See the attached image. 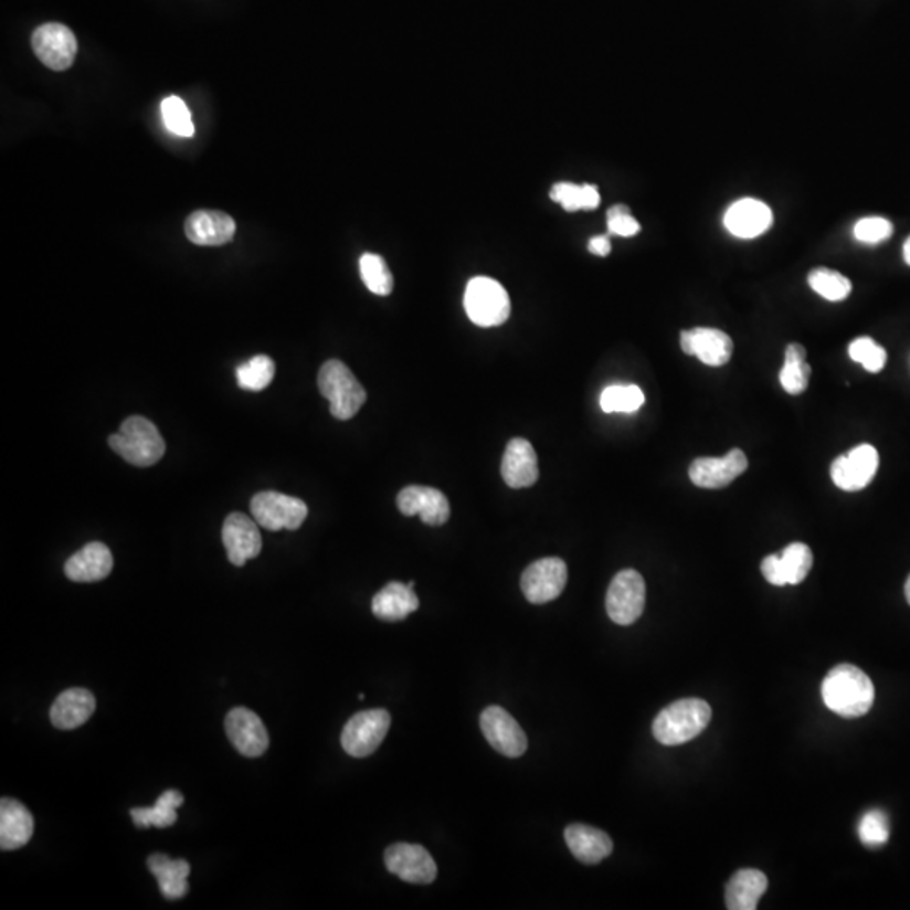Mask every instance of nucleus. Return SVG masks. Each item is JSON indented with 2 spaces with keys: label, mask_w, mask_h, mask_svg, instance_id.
I'll return each mask as SVG.
<instances>
[{
  "label": "nucleus",
  "mask_w": 910,
  "mask_h": 910,
  "mask_svg": "<svg viewBox=\"0 0 910 910\" xmlns=\"http://www.w3.org/2000/svg\"><path fill=\"white\" fill-rule=\"evenodd\" d=\"M822 695L826 707L845 719L868 713L875 701L874 682L854 665L833 668L823 681Z\"/></svg>",
  "instance_id": "nucleus-1"
},
{
  "label": "nucleus",
  "mask_w": 910,
  "mask_h": 910,
  "mask_svg": "<svg viewBox=\"0 0 910 910\" xmlns=\"http://www.w3.org/2000/svg\"><path fill=\"white\" fill-rule=\"evenodd\" d=\"M711 719L710 705L700 698H682L659 711L653 736L663 745H681L700 736Z\"/></svg>",
  "instance_id": "nucleus-2"
},
{
  "label": "nucleus",
  "mask_w": 910,
  "mask_h": 910,
  "mask_svg": "<svg viewBox=\"0 0 910 910\" xmlns=\"http://www.w3.org/2000/svg\"><path fill=\"white\" fill-rule=\"evenodd\" d=\"M110 447L136 467H150L166 454V442L156 425L144 416H128L120 431L108 438Z\"/></svg>",
  "instance_id": "nucleus-3"
},
{
  "label": "nucleus",
  "mask_w": 910,
  "mask_h": 910,
  "mask_svg": "<svg viewBox=\"0 0 910 910\" xmlns=\"http://www.w3.org/2000/svg\"><path fill=\"white\" fill-rule=\"evenodd\" d=\"M317 384L320 395L328 400L329 410L335 419H352L367 402L364 388L342 361H326L320 368Z\"/></svg>",
  "instance_id": "nucleus-4"
},
{
  "label": "nucleus",
  "mask_w": 910,
  "mask_h": 910,
  "mask_svg": "<svg viewBox=\"0 0 910 910\" xmlns=\"http://www.w3.org/2000/svg\"><path fill=\"white\" fill-rule=\"evenodd\" d=\"M464 309L476 326L496 328L509 319L511 300L495 278L474 277L464 294Z\"/></svg>",
  "instance_id": "nucleus-5"
},
{
  "label": "nucleus",
  "mask_w": 910,
  "mask_h": 910,
  "mask_svg": "<svg viewBox=\"0 0 910 910\" xmlns=\"http://www.w3.org/2000/svg\"><path fill=\"white\" fill-rule=\"evenodd\" d=\"M250 511L258 527L268 531L299 530L306 521L307 509L303 499L282 493L264 491L253 496Z\"/></svg>",
  "instance_id": "nucleus-6"
},
{
  "label": "nucleus",
  "mask_w": 910,
  "mask_h": 910,
  "mask_svg": "<svg viewBox=\"0 0 910 910\" xmlns=\"http://www.w3.org/2000/svg\"><path fill=\"white\" fill-rule=\"evenodd\" d=\"M646 604V583L636 570L627 569L612 579L605 607L609 617L620 626H631L643 615Z\"/></svg>",
  "instance_id": "nucleus-7"
},
{
  "label": "nucleus",
  "mask_w": 910,
  "mask_h": 910,
  "mask_svg": "<svg viewBox=\"0 0 910 910\" xmlns=\"http://www.w3.org/2000/svg\"><path fill=\"white\" fill-rule=\"evenodd\" d=\"M392 717L387 710H367L352 715L341 733V745L351 758H368L383 742Z\"/></svg>",
  "instance_id": "nucleus-8"
},
{
  "label": "nucleus",
  "mask_w": 910,
  "mask_h": 910,
  "mask_svg": "<svg viewBox=\"0 0 910 910\" xmlns=\"http://www.w3.org/2000/svg\"><path fill=\"white\" fill-rule=\"evenodd\" d=\"M32 50L36 56L54 72H64L72 66L78 53V41L72 29L50 22L32 32Z\"/></svg>",
  "instance_id": "nucleus-9"
},
{
  "label": "nucleus",
  "mask_w": 910,
  "mask_h": 910,
  "mask_svg": "<svg viewBox=\"0 0 910 910\" xmlns=\"http://www.w3.org/2000/svg\"><path fill=\"white\" fill-rule=\"evenodd\" d=\"M569 579L567 563L557 557L531 563L521 576V591L531 604H547L560 597Z\"/></svg>",
  "instance_id": "nucleus-10"
},
{
  "label": "nucleus",
  "mask_w": 910,
  "mask_h": 910,
  "mask_svg": "<svg viewBox=\"0 0 910 910\" xmlns=\"http://www.w3.org/2000/svg\"><path fill=\"white\" fill-rule=\"evenodd\" d=\"M480 730L489 745L506 758H521L527 752V733L505 708L487 707L480 713Z\"/></svg>",
  "instance_id": "nucleus-11"
},
{
  "label": "nucleus",
  "mask_w": 910,
  "mask_h": 910,
  "mask_svg": "<svg viewBox=\"0 0 910 910\" xmlns=\"http://www.w3.org/2000/svg\"><path fill=\"white\" fill-rule=\"evenodd\" d=\"M879 470V452L874 445L861 444L832 464V479L839 489L857 493L865 489Z\"/></svg>",
  "instance_id": "nucleus-12"
},
{
  "label": "nucleus",
  "mask_w": 910,
  "mask_h": 910,
  "mask_svg": "<svg viewBox=\"0 0 910 910\" xmlns=\"http://www.w3.org/2000/svg\"><path fill=\"white\" fill-rule=\"evenodd\" d=\"M388 870L410 883L427 886L437 877V865L432 855L420 845L396 843L384 851Z\"/></svg>",
  "instance_id": "nucleus-13"
},
{
  "label": "nucleus",
  "mask_w": 910,
  "mask_h": 910,
  "mask_svg": "<svg viewBox=\"0 0 910 910\" xmlns=\"http://www.w3.org/2000/svg\"><path fill=\"white\" fill-rule=\"evenodd\" d=\"M228 739L245 758H260L268 749V733L255 711L245 707L233 708L224 720Z\"/></svg>",
  "instance_id": "nucleus-14"
},
{
  "label": "nucleus",
  "mask_w": 910,
  "mask_h": 910,
  "mask_svg": "<svg viewBox=\"0 0 910 910\" xmlns=\"http://www.w3.org/2000/svg\"><path fill=\"white\" fill-rule=\"evenodd\" d=\"M221 538L226 548L228 560L235 567L245 565L248 560L255 559L262 551L258 523L243 512H232L224 519Z\"/></svg>",
  "instance_id": "nucleus-15"
},
{
  "label": "nucleus",
  "mask_w": 910,
  "mask_h": 910,
  "mask_svg": "<svg viewBox=\"0 0 910 910\" xmlns=\"http://www.w3.org/2000/svg\"><path fill=\"white\" fill-rule=\"evenodd\" d=\"M747 466L749 461L745 454L740 448H732L723 457H700L694 461L688 474L695 486L703 489H722L742 476Z\"/></svg>",
  "instance_id": "nucleus-16"
},
{
  "label": "nucleus",
  "mask_w": 910,
  "mask_h": 910,
  "mask_svg": "<svg viewBox=\"0 0 910 910\" xmlns=\"http://www.w3.org/2000/svg\"><path fill=\"white\" fill-rule=\"evenodd\" d=\"M400 511L405 516L419 515L425 525L441 527L451 518V505L444 493L427 486H409L396 498Z\"/></svg>",
  "instance_id": "nucleus-17"
},
{
  "label": "nucleus",
  "mask_w": 910,
  "mask_h": 910,
  "mask_svg": "<svg viewBox=\"0 0 910 910\" xmlns=\"http://www.w3.org/2000/svg\"><path fill=\"white\" fill-rule=\"evenodd\" d=\"M679 342L685 355L695 356L708 367H723L732 358V339L720 329L697 328L682 331Z\"/></svg>",
  "instance_id": "nucleus-18"
},
{
  "label": "nucleus",
  "mask_w": 910,
  "mask_h": 910,
  "mask_svg": "<svg viewBox=\"0 0 910 910\" xmlns=\"http://www.w3.org/2000/svg\"><path fill=\"white\" fill-rule=\"evenodd\" d=\"M184 232L194 245L221 246L235 239L236 223L221 211L200 210L186 220Z\"/></svg>",
  "instance_id": "nucleus-19"
},
{
  "label": "nucleus",
  "mask_w": 910,
  "mask_h": 910,
  "mask_svg": "<svg viewBox=\"0 0 910 910\" xmlns=\"http://www.w3.org/2000/svg\"><path fill=\"white\" fill-rule=\"evenodd\" d=\"M772 211L762 201L745 198L737 201L727 210L723 223L737 239L751 240L764 235L772 226Z\"/></svg>",
  "instance_id": "nucleus-20"
},
{
  "label": "nucleus",
  "mask_w": 910,
  "mask_h": 910,
  "mask_svg": "<svg viewBox=\"0 0 910 910\" xmlns=\"http://www.w3.org/2000/svg\"><path fill=\"white\" fill-rule=\"evenodd\" d=\"M501 476L512 489L533 486L538 480L537 452L527 438H512L502 455Z\"/></svg>",
  "instance_id": "nucleus-21"
},
{
  "label": "nucleus",
  "mask_w": 910,
  "mask_h": 910,
  "mask_svg": "<svg viewBox=\"0 0 910 910\" xmlns=\"http://www.w3.org/2000/svg\"><path fill=\"white\" fill-rule=\"evenodd\" d=\"M114 569V557L107 544L100 541L85 544L75 555L70 557L64 565V573L73 582H98L107 579Z\"/></svg>",
  "instance_id": "nucleus-22"
},
{
  "label": "nucleus",
  "mask_w": 910,
  "mask_h": 910,
  "mask_svg": "<svg viewBox=\"0 0 910 910\" xmlns=\"http://www.w3.org/2000/svg\"><path fill=\"white\" fill-rule=\"evenodd\" d=\"M96 700L85 688H70L54 700L51 707V722L56 729L73 730L82 727L95 713Z\"/></svg>",
  "instance_id": "nucleus-23"
},
{
  "label": "nucleus",
  "mask_w": 910,
  "mask_h": 910,
  "mask_svg": "<svg viewBox=\"0 0 910 910\" xmlns=\"http://www.w3.org/2000/svg\"><path fill=\"white\" fill-rule=\"evenodd\" d=\"M34 833V818L31 811L15 800L0 801V848L18 850L28 845Z\"/></svg>",
  "instance_id": "nucleus-24"
},
{
  "label": "nucleus",
  "mask_w": 910,
  "mask_h": 910,
  "mask_svg": "<svg viewBox=\"0 0 910 910\" xmlns=\"http://www.w3.org/2000/svg\"><path fill=\"white\" fill-rule=\"evenodd\" d=\"M413 588H415V582L388 583L387 588L381 589L374 595L373 602H371V611L381 621L395 623V621L406 620L420 605Z\"/></svg>",
  "instance_id": "nucleus-25"
},
{
  "label": "nucleus",
  "mask_w": 910,
  "mask_h": 910,
  "mask_svg": "<svg viewBox=\"0 0 910 910\" xmlns=\"http://www.w3.org/2000/svg\"><path fill=\"white\" fill-rule=\"evenodd\" d=\"M565 842L573 857L588 865L601 864L614 850L607 833L579 823L565 829Z\"/></svg>",
  "instance_id": "nucleus-26"
},
{
  "label": "nucleus",
  "mask_w": 910,
  "mask_h": 910,
  "mask_svg": "<svg viewBox=\"0 0 910 910\" xmlns=\"http://www.w3.org/2000/svg\"><path fill=\"white\" fill-rule=\"evenodd\" d=\"M769 880L761 870L743 868L727 883L726 902L730 910H755L768 890Z\"/></svg>",
  "instance_id": "nucleus-27"
},
{
  "label": "nucleus",
  "mask_w": 910,
  "mask_h": 910,
  "mask_svg": "<svg viewBox=\"0 0 910 910\" xmlns=\"http://www.w3.org/2000/svg\"><path fill=\"white\" fill-rule=\"evenodd\" d=\"M149 870L152 871L160 892L166 899L178 900L188 893V877L191 865L186 860H172L168 855L156 854L147 860Z\"/></svg>",
  "instance_id": "nucleus-28"
},
{
  "label": "nucleus",
  "mask_w": 910,
  "mask_h": 910,
  "mask_svg": "<svg viewBox=\"0 0 910 910\" xmlns=\"http://www.w3.org/2000/svg\"><path fill=\"white\" fill-rule=\"evenodd\" d=\"M184 803V796L179 791H166L160 794L152 807H134L130 811L137 828H169L178 822V807Z\"/></svg>",
  "instance_id": "nucleus-29"
},
{
  "label": "nucleus",
  "mask_w": 910,
  "mask_h": 910,
  "mask_svg": "<svg viewBox=\"0 0 910 910\" xmlns=\"http://www.w3.org/2000/svg\"><path fill=\"white\" fill-rule=\"evenodd\" d=\"M811 367L806 361V349L793 342L787 346L786 361L779 373V381L790 395H801L810 384Z\"/></svg>",
  "instance_id": "nucleus-30"
},
{
  "label": "nucleus",
  "mask_w": 910,
  "mask_h": 910,
  "mask_svg": "<svg viewBox=\"0 0 910 910\" xmlns=\"http://www.w3.org/2000/svg\"><path fill=\"white\" fill-rule=\"evenodd\" d=\"M550 197L569 213L579 210H595L601 204L599 189L592 184L576 186L572 182H559L551 189Z\"/></svg>",
  "instance_id": "nucleus-31"
},
{
  "label": "nucleus",
  "mask_w": 910,
  "mask_h": 910,
  "mask_svg": "<svg viewBox=\"0 0 910 910\" xmlns=\"http://www.w3.org/2000/svg\"><path fill=\"white\" fill-rule=\"evenodd\" d=\"M810 287L829 303H842L851 294L850 278L829 268H815L807 275Z\"/></svg>",
  "instance_id": "nucleus-32"
},
{
  "label": "nucleus",
  "mask_w": 910,
  "mask_h": 910,
  "mask_svg": "<svg viewBox=\"0 0 910 910\" xmlns=\"http://www.w3.org/2000/svg\"><path fill=\"white\" fill-rule=\"evenodd\" d=\"M275 377V364L268 356H255L236 368V381L242 390L262 392Z\"/></svg>",
  "instance_id": "nucleus-33"
},
{
  "label": "nucleus",
  "mask_w": 910,
  "mask_h": 910,
  "mask_svg": "<svg viewBox=\"0 0 910 910\" xmlns=\"http://www.w3.org/2000/svg\"><path fill=\"white\" fill-rule=\"evenodd\" d=\"M644 393L636 384H612L601 395L605 413H634L644 405Z\"/></svg>",
  "instance_id": "nucleus-34"
},
{
  "label": "nucleus",
  "mask_w": 910,
  "mask_h": 910,
  "mask_svg": "<svg viewBox=\"0 0 910 910\" xmlns=\"http://www.w3.org/2000/svg\"><path fill=\"white\" fill-rule=\"evenodd\" d=\"M360 272L368 290L381 297L392 294L393 275L383 256L364 253L360 260Z\"/></svg>",
  "instance_id": "nucleus-35"
},
{
  "label": "nucleus",
  "mask_w": 910,
  "mask_h": 910,
  "mask_svg": "<svg viewBox=\"0 0 910 910\" xmlns=\"http://www.w3.org/2000/svg\"><path fill=\"white\" fill-rule=\"evenodd\" d=\"M784 573H786L787 585H797L806 579L813 567V551L807 544L791 543L781 553Z\"/></svg>",
  "instance_id": "nucleus-36"
},
{
  "label": "nucleus",
  "mask_w": 910,
  "mask_h": 910,
  "mask_svg": "<svg viewBox=\"0 0 910 910\" xmlns=\"http://www.w3.org/2000/svg\"><path fill=\"white\" fill-rule=\"evenodd\" d=\"M858 836L865 847L879 848L889 842V816L882 810H870L865 813L858 825Z\"/></svg>",
  "instance_id": "nucleus-37"
},
{
  "label": "nucleus",
  "mask_w": 910,
  "mask_h": 910,
  "mask_svg": "<svg viewBox=\"0 0 910 910\" xmlns=\"http://www.w3.org/2000/svg\"><path fill=\"white\" fill-rule=\"evenodd\" d=\"M848 355L855 363H860L868 373H880L886 368L887 352L874 339L858 338L848 346Z\"/></svg>",
  "instance_id": "nucleus-38"
},
{
  "label": "nucleus",
  "mask_w": 910,
  "mask_h": 910,
  "mask_svg": "<svg viewBox=\"0 0 910 910\" xmlns=\"http://www.w3.org/2000/svg\"><path fill=\"white\" fill-rule=\"evenodd\" d=\"M162 118L169 133L179 137L194 136V124L191 120L188 107L178 96H168L162 102Z\"/></svg>",
  "instance_id": "nucleus-39"
},
{
  "label": "nucleus",
  "mask_w": 910,
  "mask_h": 910,
  "mask_svg": "<svg viewBox=\"0 0 910 910\" xmlns=\"http://www.w3.org/2000/svg\"><path fill=\"white\" fill-rule=\"evenodd\" d=\"M892 223L880 216L864 218L854 228L855 239L867 245L886 242L892 236Z\"/></svg>",
  "instance_id": "nucleus-40"
},
{
  "label": "nucleus",
  "mask_w": 910,
  "mask_h": 910,
  "mask_svg": "<svg viewBox=\"0 0 910 910\" xmlns=\"http://www.w3.org/2000/svg\"><path fill=\"white\" fill-rule=\"evenodd\" d=\"M607 228L611 235L624 236V239L637 235L641 230L636 218H633L629 208L624 204H617L607 211Z\"/></svg>",
  "instance_id": "nucleus-41"
},
{
  "label": "nucleus",
  "mask_w": 910,
  "mask_h": 910,
  "mask_svg": "<svg viewBox=\"0 0 910 910\" xmlns=\"http://www.w3.org/2000/svg\"><path fill=\"white\" fill-rule=\"evenodd\" d=\"M762 575L764 579L768 580L769 583L775 585V588H784L787 585L786 573H784L783 563H781V557L777 555H769L762 560Z\"/></svg>",
  "instance_id": "nucleus-42"
},
{
  "label": "nucleus",
  "mask_w": 910,
  "mask_h": 910,
  "mask_svg": "<svg viewBox=\"0 0 910 910\" xmlns=\"http://www.w3.org/2000/svg\"><path fill=\"white\" fill-rule=\"evenodd\" d=\"M611 240L605 235L594 236V239L589 242V252L597 256H607L609 253H611Z\"/></svg>",
  "instance_id": "nucleus-43"
},
{
  "label": "nucleus",
  "mask_w": 910,
  "mask_h": 910,
  "mask_svg": "<svg viewBox=\"0 0 910 910\" xmlns=\"http://www.w3.org/2000/svg\"><path fill=\"white\" fill-rule=\"evenodd\" d=\"M903 260H906V264L910 267V236L907 239V242L903 243Z\"/></svg>",
  "instance_id": "nucleus-44"
},
{
  "label": "nucleus",
  "mask_w": 910,
  "mask_h": 910,
  "mask_svg": "<svg viewBox=\"0 0 910 910\" xmlns=\"http://www.w3.org/2000/svg\"><path fill=\"white\" fill-rule=\"evenodd\" d=\"M906 597H907V602H909V605H910V575H909V579H907V583H906Z\"/></svg>",
  "instance_id": "nucleus-45"
}]
</instances>
